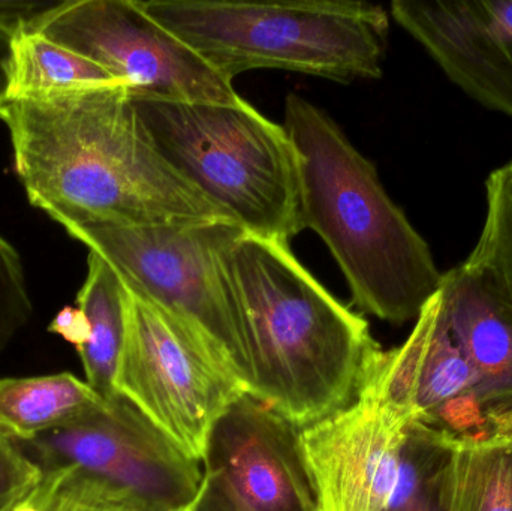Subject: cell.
Returning a JSON list of instances; mask_svg holds the SVG:
<instances>
[{
    "label": "cell",
    "instance_id": "1",
    "mask_svg": "<svg viewBox=\"0 0 512 511\" xmlns=\"http://www.w3.org/2000/svg\"><path fill=\"white\" fill-rule=\"evenodd\" d=\"M0 119L27 197L47 215L129 227L236 224L165 161L126 84L21 96Z\"/></svg>",
    "mask_w": 512,
    "mask_h": 511
},
{
    "label": "cell",
    "instance_id": "2",
    "mask_svg": "<svg viewBox=\"0 0 512 511\" xmlns=\"http://www.w3.org/2000/svg\"><path fill=\"white\" fill-rule=\"evenodd\" d=\"M222 258L254 369L251 396L298 429L349 407L382 351L369 321L333 296L289 243L240 230Z\"/></svg>",
    "mask_w": 512,
    "mask_h": 511
},
{
    "label": "cell",
    "instance_id": "3",
    "mask_svg": "<svg viewBox=\"0 0 512 511\" xmlns=\"http://www.w3.org/2000/svg\"><path fill=\"white\" fill-rule=\"evenodd\" d=\"M282 125L298 155L301 228L333 255L352 305L385 323L417 320L444 273L375 164L330 114L297 93L286 96Z\"/></svg>",
    "mask_w": 512,
    "mask_h": 511
},
{
    "label": "cell",
    "instance_id": "4",
    "mask_svg": "<svg viewBox=\"0 0 512 511\" xmlns=\"http://www.w3.org/2000/svg\"><path fill=\"white\" fill-rule=\"evenodd\" d=\"M144 11L216 72L280 69L339 83L384 71L390 12L355 0H140Z\"/></svg>",
    "mask_w": 512,
    "mask_h": 511
},
{
    "label": "cell",
    "instance_id": "5",
    "mask_svg": "<svg viewBox=\"0 0 512 511\" xmlns=\"http://www.w3.org/2000/svg\"><path fill=\"white\" fill-rule=\"evenodd\" d=\"M131 98L165 161L243 231L283 243L303 231L298 155L283 125L245 99Z\"/></svg>",
    "mask_w": 512,
    "mask_h": 511
},
{
    "label": "cell",
    "instance_id": "6",
    "mask_svg": "<svg viewBox=\"0 0 512 511\" xmlns=\"http://www.w3.org/2000/svg\"><path fill=\"white\" fill-rule=\"evenodd\" d=\"M48 216L104 258L129 290L179 324L252 395L254 369L222 258L239 225L129 227L71 212Z\"/></svg>",
    "mask_w": 512,
    "mask_h": 511
},
{
    "label": "cell",
    "instance_id": "7",
    "mask_svg": "<svg viewBox=\"0 0 512 511\" xmlns=\"http://www.w3.org/2000/svg\"><path fill=\"white\" fill-rule=\"evenodd\" d=\"M17 446L42 473L62 471L116 511H183L207 492L204 465L120 395Z\"/></svg>",
    "mask_w": 512,
    "mask_h": 511
},
{
    "label": "cell",
    "instance_id": "8",
    "mask_svg": "<svg viewBox=\"0 0 512 511\" xmlns=\"http://www.w3.org/2000/svg\"><path fill=\"white\" fill-rule=\"evenodd\" d=\"M114 389L201 464L216 423L245 395L179 324L128 287Z\"/></svg>",
    "mask_w": 512,
    "mask_h": 511
},
{
    "label": "cell",
    "instance_id": "9",
    "mask_svg": "<svg viewBox=\"0 0 512 511\" xmlns=\"http://www.w3.org/2000/svg\"><path fill=\"white\" fill-rule=\"evenodd\" d=\"M30 32L92 60L141 98L243 101L231 81L153 20L140 0L62 2Z\"/></svg>",
    "mask_w": 512,
    "mask_h": 511
},
{
    "label": "cell",
    "instance_id": "10",
    "mask_svg": "<svg viewBox=\"0 0 512 511\" xmlns=\"http://www.w3.org/2000/svg\"><path fill=\"white\" fill-rule=\"evenodd\" d=\"M201 511H318L300 446V429L245 395L210 435Z\"/></svg>",
    "mask_w": 512,
    "mask_h": 511
},
{
    "label": "cell",
    "instance_id": "11",
    "mask_svg": "<svg viewBox=\"0 0 512 511\" xmlns=\"http://www.w3.org/2000/svg\"><path fill=\"white\" fill-rule=\"evenodd\" d=\"M409 422L463 438H487L480 380L454 341L441 291L400 347L382 350L363 389Z\"/></svg>",
    "mask_w": 512,
    "mask_h": 511
},
{
    "label": "cell",
    "instance_id": "12",
    "mask_svg": "<svg viewBox=\"0 0 512 511\" xmlns=\"http://www.w3.org/2000/svg\"><path fill=\"white\" fill-rule=\"evenodd\" d=\"M408 423L361 390L349 407L300 429L318 511H387Z\"/></svg>",
    "mask_w": 512,
    "mask_h": 511
},
{
    "label": "cell",
    "instance_id": "13",
    "mask_svg": "<svg viewBox=\"0 0 512 511\" xmlns=\"http://www.w3.org/2000/svg\"><path fill=\"white\" fill-rule=\"evenodd\" d=\"M390 17L451 83L512 119V0H394Z\"/></svg>",
    "mask_w": 512,
    "mask_h": 511
},
{
    "label": "cell",
    "instance_id": "14",
    "mask_svg": "<svg viewBox=\"0 0 512 511\" xmlns=\"http://www.w3.org/2000/svg\"><path fill=\"white\" fill-rule=\"evenodd\" d=\"M445 315L454 341L480 380L484 408L512 396V314L462 267L444 273Z\"/></svg>",
    "mask_w": 512,
    "mask_h": 511
},
{
    "label": "cell",
    "instance_id": "15",
    "mask_svg": "<svg viewBox=\"0 0 512 511\" xmlns=\"http://www.w3.org/2000/svg\"><path fill=\"white\" fill-rule=\"evenodd\" d=\"M86 381L69 372L0 380V435L29 443L104 405Z\"/></svg>",
    "mask_w": 512,
    "mask_h": 511
},
{
    "label": "cell",
    "instance_id": "16",
    "mask_svg": "<svg viewBox=\"0 0 512 511\" xmlns=\"http://www.w3.org/2000/svg\"><path fill=\"white\" fill-rule=\"evenodd\" d=\"M77 297L90 326L89 342L78 348L86 383L104 399L116 396L114 381L126 330V287L116 270L95 252Z\"/></svg>",
    "mask_w": 512,
    "mask_h": 511
},
{
    "label": "cell",
    "instance_id": "17",
    "mask_svg": "<svg viewBox=\"0 0 512 511\" xmlns=\"http://www.w3.org/2000/svg\"><path fill=\"white\" fill-rule=\"evenodd\" d=\"M442 511H512V443L457 440L445 473Z\"/></svg>",
    "mask_w": 512,
    "mask_h": 511
},
{
    "label": "cell",
    "instance_id": "18",
    "mask_svg": "<svg viewBox=\"0 0 512 511\" xmlns=\"http://www.w3.org/2000/svg\"><path fill=\"white\" fill-rule=\"evenodd\" d=\"M110 83L120 81L92 60L39 33H18L12 99L75 92Z\"/></svg>",
    "mask_w": 512,
    "mask_h": 511
},
{
    "label": "cell",
    "instance_id": "19",
    "mask_svg": "<svg viewBox=\"0 0 512 511\" xmlns=\"http://www.w3.org/2000/svg\"><path fill=\"white\" fill-rule=\"evenodd\" d=\"M486 203L480 239L460 267L512 314V161L486 180Z\"/></svg>",
    "mask_w": 512,
    "mask_h": 511
},
{
    "label": "cell",
    "instance_id": "20",
    "mask_svg": "<svg viewBox=\"0 0 512 511\" xmlns=\"http://www.w3.org/2000/svg\"><path fill=\"white\" fill-rule=\"evenodd\" d=\"M456 441L441 429L408 423L387 511H442L445 473Z\"/></svg>",
    "mask_w": 512,
    "mask_h": 511
},
{
    "label": "cell",
    "instance_id": "21",
    "mask_svg": "<svg viewBox=\"0 0 512 511\" xmlns=\"http://www.w3.org/2000/svg\"><path fill=\"white\" fill-rule=\"evenodd\" d=\"M32 309L20 255L0 236V351L26 326Z\"/></svg>",
    "mask_w": 512,
    "mask_h": 511
},
{
    "label": "cell",
    "instance_id": "22",
    "mask_svg": "<svg viewBox=\"0 0 512 511\" xmlns=\"http://www.w3.org/2000/svg\"><path fill=\"white\" fill-rule=\"evenodd\" d=\"M8 511H116L84 491L62 471L42 473L41 482Z\"/></svg>",
    "mask_w": 512,
    "mask_h": 511
},
{
    "label": "cell",
    "instance_id": "23",
    "mask_svg": "<svg viewBox=\"0 0 512 511\" xmlns=\"http://www.w3.org/2000/svg\"><path fill=\"white\" fill-rule=\"evenodd\" d=\"M42 479V471L14 441L0 435V511H8Z\"/></svg>",
    "mask_w": 512,
    "mask_h": 511
},
{
    "label": "cell",
    "instance_id": "24",
    "mask_svg": "<svg viewBox=\"0 0 512 511\" xmlns=\"http://www.w3.org/2000/svg\"><path fill=\"white\" fill-rule=\"evenodd\" d=\"M18 33L0 24V114L14 95L15 42Z\"/></svg>",
    "mask_w": 512,
    "mask_h": 511
},
{
    "label": "cell",
    "instance_id": "25",
    "mask_svg": "<svg viewBox=\"0 0 512 511\" xmlns=\"http://www.w3.org/2000/svg\"><path fill=\"white\" fill-rule=\"evenodd\" d=\"M51 333L62 336L75 348H81L89 342L90 326L86 315L80 308H65L56 315L48 327Z\"/></svg>",
    "mask_w": 512,
    "mask_h": 511
},
{
    "label": "cell",
    "instance_id": "26",
    "mask_svg": "<svg viewBox=\"0 0 512 511\" xmlns=\"http://www.w3.org/2000/svg\"><path fill=\"white\" fill-rule=\"evenodd\" d=\"M487 437L512 443V396L486 408Z\"/></svg>",
    "mask_w": 512,
    "mask_h": 511
},
{
    "label": "cell",
    "instance_id": "27",
    "mask_svg": "<svg viewBox=\"0 0 512 511\" xmlns=\"http://www.w3.org/2000/svg\"><path fill=\"white\" fill-rule=\"evenodd\" d=\"M206 497V495H204ZM204 500V498H203ZM203 500L198 501V503H195L194 506L189 507V509L183 510V511H201V504H203Z\"/></svg>",
    "mask_w": 512,
    "mask_h": 511
}]
</instances>
